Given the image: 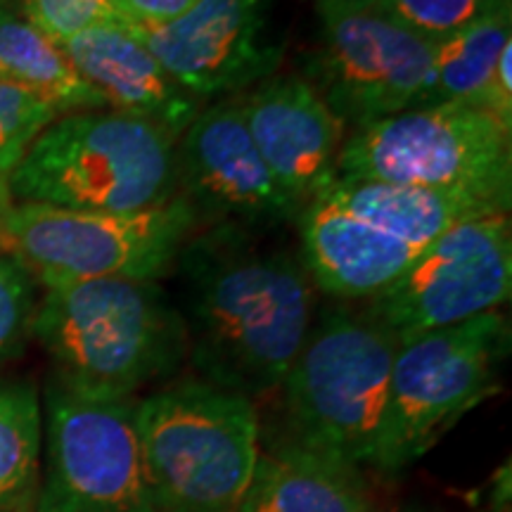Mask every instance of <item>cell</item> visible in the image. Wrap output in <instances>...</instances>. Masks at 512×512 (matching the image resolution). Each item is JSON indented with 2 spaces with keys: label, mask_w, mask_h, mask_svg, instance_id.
<instances>
[{
  "label": "cell",
  "mask_w": 512,
  "mask_h": 512,
  "mask_svg": "<svg viewBox=\"0 0 512 512\" xmlns=\"http://www.w3.org/2000/svg\"><path fill=\"white\" fill-rule=\"evenodd\" d=\"M275 228L209 223L174 264L192 366L249 401L278 392L316 320L318 287Z\"/></svg>",
  "instance_id": "6da1fadb"
},
{
  "label": "cell",
  "mask_w": 512,
  "mask_h": 512,
  "mask_svg": "<svg viewBox=\"0 0 512 512\" xmlns=\"http://www.w3.org/2000/svg\"><path fill=\"white\" fill-rule=\"evenodd\" d=\"M31 335L53 358L57 384L88 399H128L188 354L181 309L157 280L48 287Z\"/></svg>",
  "instance_id": "7a4b0ae2"
},
{
  "label": "cell",
  "mask_w": 512,
  "mask_h": 512,
  "mask_svg": "<svg viewBox=\"0 0 512 512\" xmlns=\"http://www.w3.org/2000/svg\"><path fill=\"white\" fill-rule=\"evenodd\" d=\"M498 211L470 197L337 176L297 216L299 252L320 292L370 299L458 223Z\"/></svg>",
  "instance_id": "3957f363"
},
{
  "label": "cell",
  "mask_w": 512,
  "mask_h": 512,
  "mask_svg": "<svg viewBox=\"0 0 512 512\" xmlns=\"http://www.w3.org/2000/svg\"><path fill=\"white\" fill-rule=\"evenodd\" d=\"M29 204L79 211L152 209L178 195L176 138L117 110L57 117L8 176Z\"/></svg>",
  "instance_id": "277c9868"
},
{
  "label": "cell",
  "mask_w": 512,
  "mask_h": 512,
  "mask_svg": "<svg viewBox=\"0 0 512 512\" xmlns=\"http://www.w3.org/2000/svg\"><path fill=\"white\" fill-rule=\"evenodd\" d=\"M396 349L394 332L366 309H325L278 387L285 418L280 441L356 467L370 463Z\"/></svg>",
  "instance_id": "5b68a950"
},
{
  "label": "cell",
  "mask_w": 512,
  "mask_h": 512,
  "mask_svg": "<svg viewBox=\"0 0 512 512\" xmlns=\"http://www.w3.org/2000/svg\"><path fill=\"white\" fill-rule=\"evenodd\" d=\"M152 512H238L259 458V415L247 396L204 380L136 403Z\"/></svg>",
  "instance_id": "8992f818"
},
{
  "label": "cell",
  "mask_w": 512,
  "mask_h": 512,
  "mask_svg": "<svg viewBox=\"0 0 512 512\" xmlns=\"http://www.w3.org/2000/svg\"><path fill=\"white\" fill-rule=\"evenodd\" d=\"M337 176L451 192L508 214L512 131L472 107H415L351 131Z\"/></svg>",
  "instance_id": "52a82bcc"
},
{
  "label": "cell",
  "mask_w": 512,
  "mask_h": 512,
  "mask_svg": "<svg viewBox=\"0 0 512 512\" xmlns=\"http://www.w3.org/2000/svg\"><path fill=\"white\" fill-rule=\"evenodd\" d=\"M508 354L510 323L498 311L399 342L370 463L399 472L425 456L465 413L501 389Z\"/></svg>",
  "instance_id": "ba28073f"
},
{
  "label": "cell",
  "mask_w": 512,
  "mask_h": 512,
  "mask_svg": "<svg viewBox=\"0 0 512 512\" xmlns=\"http://www.w3.org/2000/svg\"><path fill=\"white\" fill-rule=\"evenodd\" d=\"M200 223L181 192L159 207L126 214L22 202L5 219L3 242L46 287L102 278L157 280L174 268Z\"/></svg>",
  "instance_id": "9c48e42d"
},
{
  "label": "cell",
  "mask_w": 512,
  "mask_h": 512,
  "mask_svg": "<svg viewBox=\"0 0 512 512\" xmlns=\"http://www.w3.org/2000/svg\"><path fill=\"white\" fill-rule=\"evenodd\" d=\"M320 41L304 79L344 131L425 105L437 41L396 19L382 3L316 0Z\"/></svg>",
  "instance_id": "30bf717a"
},
{
  "label": "cell",
  "mask_w": 512,
  "mask_h": 512,
  "mask_svg": "<svg viewBox=\"0 0 512 512\" xmlns=\"http://www.w3.org/2000/svg\"><path fill=\"white\" fill-rule=\"evenodd\" d=\"M36 512H152L136 403L48 392V479Z\"/></svg>",
  "instance_id": "8fae6325"
},
{
  "label": "cell",
  "mask_w": 512,
  "mask_h": 512,
  "mask_svg": "<svg viewBox=\"0 0 512 512\" xmlns=\"http://www.w3.org/2000/svg\"><path fill=\"white\" fill-rule=\"evenodd\" d=\"M510 290L512 226L508 214H491L446 230L366 311L406 342L498 311Z\"/></svg>",
  "instance_id": "7c38bea8"
},
{
  "label": "cell",
  "mask_w": 512,
  "mask_h": 512,
  "mask_svg": "<svg viewBox=\"0 0 512 512\" xmlns=\"http://www.w3.org/2000/svg\"><path fill=\"white\" fill-rule=\"evenodd\" d=\"M126 27L202 105L249 91L283 62L268 29V0H200L169 24Z\"/></svg>",
  "instance_id": "4fadbf2b"
},
{
  "label": "cell",
  "mask_w": 512,
  "mask_h": 512,
  "mask_svg": "<svg viewBox=\"0 0 512 512\" xmlns=\"http://www.w3.org/2000/svg\"><path fill=\"white\" fill-rule=\"evenodd\" d=\"M178 190L209 223L275 228L299 207L256 150L238 95L207 102L176 143Z\"/></svg>",
  "instance_id": "5bb4252c"
},
{
  "label": "cell",
  "mask_w": 512,
  "mask_h": 512,
  "mask_svg": "<svg viewBox=\"0 0 512 512\" xmlns=\"http://www.w3.org/2000/svg\"><path fill=\"white\" fill-rule=\"evenodd\" d=\"M256 150L302 211L337 178L344 126L299 74H273L238 95Z\"/></svg>",
  "instance_id": "9a60e30c"
},
{
  "label": "cell",
  "mask_w": 512,
  "mask_h": 512,
  "mask_svg": "<svg viewBox=\"0 0 512 512\" xmlns=\"http://www.w3.org/2000/svg\"><path fill=\"white\" fill-rule=\"evenodd\" d=\"M60 48L81 79L107 100L110 110L152 121L176 143L202 110V102L185 93L119 19H102Z\"/></svg>",
  "instance_id": "2e32d148"
},
{
  "label": "cell",
  "mask_w": 512,
  "mask_h": 512,
  "mask_svg": "<svg viewBox=\"0 0 512 512\" xmlns=\"http://www.w3.org/2000/svg\"><path fill=\"white\" fill-rule=\"evenodd\" d=\"M358 467L278 441L259 453L238 512H366Z\"/></svg>",
  "instance_id": "e0dca14e"
},
{
  "label": "cell",
  "mask_w": 512,
  "mask_h": 512,
  "mask_svg": "<svg viewBox=\"0 0 512 512\" xmlns=\"http://www.w3.org/2000/svg\"><path fill=\"white\" fill-rule=\"evenodd\" d=\"M0 79L43 95L60 114L110 110L107 100L81 79L64 50L24 17L19 0L0 15Z\"/></svg>",
  "instance_id": "ac0fdd59"
},
{
  "label": "cell",
  "mask_w": 512,
  "mask_h": 512,
  "mask_svg": "<svg viewBox=\"0 0 512 512\" xmlns=\"http://www.w3.org/2000/svg\"><path fill=\"white\" fill-rule=\"evenodd\" d=\"M508 43H512V3L441 38L422 107L460 105L484 112L491 76Z\"/></svg>",
  "instance_id": "d6986e66"
},
{
  "label": "cell",
  "mask_w": 512,
  "mask_h": 512,
  "mask_svg": "<svg viewBox=\"0 0 512 512\" xmlns=\"http://www.w3.org/2000/svg\"><path fill=\"white\" fill-rule=\"evenodd\" d=\"M41 434L34 384L0 380V512H22L34 496Z\"/></svg>",
  "instance_id": "ffe728a7"
},
{
  "label": "cell",
  "mask_w": 512,
  "mask_h": 512,
  "mask_svg": "<svg viewBox=\"0 0 512 512\" xmlns=\"http://www.w3.org/2000/svg\"><path fill=\"white\" fill-rule=\"evenodd\" d=\"M57 117L60 112L43 95L0 79V174L10 176Z\"/></svg>",
  "instance_id": "44dd1931"
},
{
  "label": "cell",
  "mask_w": 512,
  "mask_h": 512,
  "mask_svg": "<svg viewBox=\"0 0 512 512\" xmlns=\"http://www.w3.org/2000/svg\"><path fill=\"white\" fill-rule=\"evenodd\" d=\"M508 3L512 0H382L396 19L432 41L456 34Z\"/></svg>",
  "instance_id": "7402d4cb"
},
{
  "label": "cell",
  "mask_w": 512,
  "mask_h": 512,
  "mask_svg": "<svg viewBox=\"0 0 512 512\" xmlns=\"http://www.w3.org/2000/svg\"><path fill=\"white\" fill-rule=\"evenodd\" d=\"M34 311V275L15 256L0 254V358L22 349Z\"/></svg>",
  "instance_id": "603a6c76"
},
{
  "label": "cell",
  "mask_w": 512,
  "mask_h": 512,
  "mask_svg": "<svg viewBox=\"0 0 512 512\" xmlns=\"http://www.w3.org/2000/svg\"><path fill=\"white\" fill-rule=\"evenodd\" d=\"M19 5L24 17L57 46L112 17L107 0H22Z\"/></svg>",
  "instance_id": "cb8c5ba5"
},
{
  "label": "cell",
  "mask_w": 512,
  "mask_h": 512,
  "mask_svg": "<svg viewBox=\"0 0 512 512\" xmlns=\"http://www.w3.org/2000/svg\"><path fill=\"white\" fill-rule=\"evenodd\" d=\"M200 0H107L110 12L131 27H159L195 8Z\"/></svg>",
  "instance_id": "d4e9b609"
},
{
  "label": "cell",
  "mask_w": 512,
  "mask_h": 512,
  "mask_svg": "<svg viewBox=\"0 0 512 512\" xmlns=\"http://www.w3.org/2000/svg\"><path fill=\"white\" fill-rule=\"evenodd\" d=\"M512 43L503 48L501 57H498V64L494 69V76H491L489 93H486V105L484 112L491 114L498 124L512 131Z\"/></svg>",
  "instance_id": "484cf974"
},
{
  "label": "cell",
  "mask_w": 512,
  "mask_h": 512,
  "mask_svg": "<svg viewBox=\"0 0 512 512\" xmlns=\"http://www.w3.org/2000/svg\"><path fill=\"white\" fill-rule=\"evenodd\" d=\"M12 207H15V204H12L10 181H8V176L0 174V240H3V226H5V219H8Z\"/></svg>",
  "instance_id": "4316f807"
},
{
  "label": "cell",
  "mask_w": 512,
  "mask_h": 512,
  "mask_svg": "<svg viewBox=\"0 0 512 512\" xmlns=\"http://www.w3.org/2000/svg\"><path fill=\"white\" fill-rule=\"evenodd\" d=\"M15 3L17 0H0V15H5V12H8Z\"/></svg>",
  "instance_id": "83f0119b"
},
{
  "label": "cell",
  "mask_w": 512,
  "mask_h": 512,
  "mask_svg": "<svg viewBox=\"0 0 512 512\" xmlns=\"http://www.w3.org/2000/svg\"><path fill=\"white\" fill-rule=\"evenodd\" d=\"M342 3H382V0H342Z\"/></svg>",
  "instance_id": "f1b7e54d"
}]
</instances>
